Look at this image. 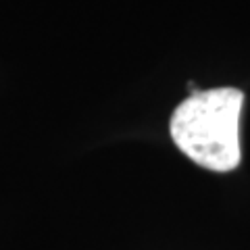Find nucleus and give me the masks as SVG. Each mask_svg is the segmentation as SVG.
Segmentation results:
<instances>
[{
    "instance_id": "f257e3e1",
    "label": "nucleus",
    "mask_w": 250,
    "mask_h": 250,
    "mask_svg": "<svg viewBox=\"0 0 250 250\" xmlns=\"http://www.w3.org/2000/svg\"><path fill=\"white\" fill-rule=\"evenodd\" d=\"M244 94L236 88L194 92L171 117V138L196 165L228 173L240 165V115Z\"/></svg>"
}]
</instances>
